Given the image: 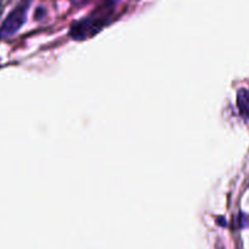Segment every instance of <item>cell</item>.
Returning a JSON list of instances; mask_svg holds the SVG:
<instances>
[{"instance_id": "4", "label": "cell", "mask_w": 249, "mask_h": 249, "mask_svg": "<svg viewBox=\"0 0 249 249\" xmlns=\"http://www.w3.org/2000/svg\"><path fill=\"white\" fill-rule=\"evenodd\" d=\"M106 1L107 2H115V1H116V0H106Z\"/></svg>"}, {"instance_id": "1", "label": "cell", "mask_w": 249, "mask_h": 249, "mask_svg": "<svg viewBox=\"0 0 249 249\" xmlns=\"http://www.w3.org/2000/svg\"><path fill=\"white\" fill-rule=\"evenodd\" d=\"M32 0H21L16 7L7 15L0 27V38H10L21 29L27 19V14L31 7Z\"/></svg>"}, {"instance_id": "3", "label": "cell", "mask_w": 249, "mask_h": 249, "mask_svg": "<svg viewBox=\"0 0 249 249\" xmlns=\"http://www.w3.org/2000/svg\"><path fill=\"white\" fill-rule=\"evenodd\" d=\"M237 108L244 119H249V91L241 89L237 92Z\"/></svg>"}, {"instance_id": "2", "label": "cell", "mask_w": 249, "mask_h": 249, "mask_svg": "<svg viewBox=\"0 0 249 249\" xmlns=\"http://www.w3.org/2000/svg\"><path fill=\"white\" fill-rule=\"evenodd\" d=\"M105 24H106V17L92 15V16L84 17V18L75 22L71 26L70 36L76 40H84V39L99 33L104 28Z\"/></svg>"}]
</instances>
